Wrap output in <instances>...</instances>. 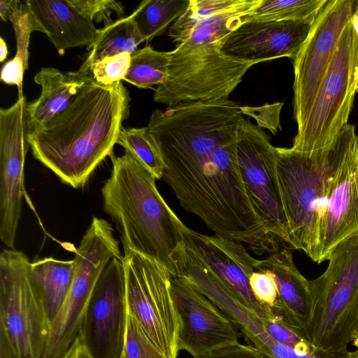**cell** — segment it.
<instances>
[{"instance_id": "cell-36", "label": "cell", "mask_w": 358, "mask_h": 358, "mask_svg": "<svg viewBox=\"0 0 358 358\" xmlns=\"http://www.w3.org/2000/svg\"><path fill=\"white\" fill-rule=\"evenodd\" d=\"M19 1L1 0L0 1V16L3 22H7L9 17L15 9Z\"/></svg>"}, {"instance_id": "cell-32", "label": "cell", "mask_w": 358, "mask_h": 358, "mask_svg": "<svg viewBox=\"0 0 358 358\" xmlns=\"http://www.w3.org/2000/svg\"><path fill=\"white\" fill-rule=\"evenodd\" d=\"M84 16L92 22H103L104 27L112 24L115 20L111 15L115 13L121 16L124 13L123 4L113 0H69Z\"/></svg>"}, {"instance_id": "cell-44", "label": "cell", "mask_w": 358, "mask_h": 358, "mask_svg": "<svg viewBox=\"0 0 358 358\" xmlns=\"http://www.w3.org/2000/svg\"><path fill=\"white\" fill-rule=\"evenodd\" d=\"M122 358H127L124 355Z\"/></svg>"}, {"instance_id": "cell-30", "label": "cell", "mask_w": 358, "mask_h": 358, "mask_svg": "<svg viewBox=\"0 0 358 358\" xmlns=\"http://www.w3.org/2000/svg\"><path fill=\"white\" fill-rule=\"evenodd\" d=\"M131 54L123 52L107 57L95 63L90 75L94 80L103 85H111L125 79L131 64Z\"/></svg>"}, {"instance_id": "cell-29", "label": "cell", "mask_w": 358, "mask_h": 358, "mask_svg": "<svg viewBox=\"0 0 358 358\" xmlns=\"http://www.w3.org/2000/svg\"><path fill=\"white\" fill-rule=\"evenodd\" d=\"M124 355L127 358H166L128 312Z\"/></svg>"}, {"instance_id": "cell-37", "label": "cell", "mask_w": 358, "mask_h": 358, "mask_svg": "<svg viewBox=\"0 0 358 358\" xmlns=\"http://www.w3.org/2000/svg\"><path fill=\"white\" fill-rule=\"evenodd\" d=\"M0 358H15L6 344L0 340Z\"/></svg>"}, {"instance_id": "cell-8", "label": "cell", "mask_w": 358, "mask_h": 358, "mask_svg": "<svg viewBox=\"0 0 358 358\" xmlns=\"http://www.w3.org/2000/svg\"><path fill=\"white\" fill-rule=\"evenodd\" d=\"M123 258L111 224L93 217L76 249L69 292L54 320L42 358H64L79 337L83 317L95 285L109 262Z\"/></svg>"}, {"instance_id": "cell-41", "label": "cell", "mask_w": 358, "mask_h": 358, "mask_svg": "<svg viewBox=\"0 0 358 358\" xmlns=\"http://www.w3.org/2000/svg\"><path fill=\"white\" fill-rule=\"evenodd\" d=\"M78 344L79 338H78L64 358H76Z\"/></svg>"}, {"instance_id": "cell-24", "label": "cell", "mask_w": 358, "mask_h": 358, "mask_svg": "<svg viewBox=\"0 0 358 358\" xmlns=\"http://www.w3.org/2000/svg\"><path fill=\"white\" fill-rule=\"evenodd\" d=\"M8 20L11 22L15 31L17 50L14 57L3 65L1 80L7 85H15L18 90V98H20L24 96V73L28 69L31 34L35 30L24 1H19Z\"/></svg>"}, {"instance_id": "cell-13", "label": "cell", "mask_w": 358, "mask_h": 358, "mask_svg": "<svg viewBox=\"0 0 358 358\" xmlns=\"http://www.w3.org/2000/svg\"><path fill=\"white\" fill-rule=\"evenodd\" d=\"M26 99L0 109V238L15 249L24 192L27 141Z\"/></svg>"}, {"instance_id": "cell-39", "label": "cell", "mask_w": 358, "mask_h": 358, "mask_svg": "<svg viewBox=\"0 0 358 358\" xmlns=\"http://www.w3.org/2000/svg\"><path fill=\"white\" fill-rule=\"evenodd\" d=\"M76 358H92L79 339Z\"/></svg>"}, {"instance_id": "cell-20", "label": "cell", "mask_w": 358, "mask_h": 358, "mask_svg": "<svg viewBox=\"0 0 358 358\" xmlns=\"http://www.w3.org/2000/svg\"><path fill=\"white\" fill-rule=\"evenodd\" d=\"M90 76L77 71L63 73L54 67H43L34 76L41 92L27 104V134L50 122L64 112L74 101Z\"/></svg>"}, {"instance_id": "cell-15", "label": "cell", "mask_w": 358, "mask_h": 358, "mask_svg": "<svg viewBox=\"0 0 358 358\" xmlns=\"http://www.w3.org/2000/svg\"><path fill=\"white\" fill-rule=\"evenodd\" d=\"M185 244L211 270L233 296L264 320L273 319V309L255 297L250 278L257 270L259 259L253 258L241 243L219 236L196 232L188 227Z\"/></svg>"}, {"instance_id": "cell-3", "label": "cell", "mask_w": 358, "mask_h": 358, "mask_svg": "<svg viewBox=\"0 0 358 358\" xmlns=\"http://www.w3.org/2000/svg\"><path fill=\"white\" fill-rule=\"evenodd\" d=\"M357 135L355 126L348 124L322 148L301 151L292 147L276 148L278 179L291 245L317 264L329 185Z\"/></svg>"}, {"instance_id": "cell-26", "label": "cell", "mask_w": 358, "mask_h": 358, "mask_svg": "<svg viewBox=\"0 0 358 358\" xmlns=\"http://www.w3.org/2000/svg\"><path fill=\"white\" fill-rule=\"evenodd\" d=\"M248 0H190L189 7L171 25L169 36L173 42H184L190 32L200 23L208 19L236 9Z\"/></svg>"}, {"instance_id": "cell-28", "label": "cell", "mask_w": 358, "mask_h": 358, "mask_svg": "<svg viewBox=\"0 0 358 358\" xmlns=\"http://www.w3.org/2000/svg\"><path fill=\"white\" fill-rule=\"evenodd\" d=\"M117 144L132 153L150 170L156 179L163 176V164L151 141L147 127L124 128L120 133Z\"/></svg>"}, {"instance_id": "cell-5", "label": "cell", "mask_w": 358, "mask_h": 358, "mask_svg": "<svg viewBox=\"0 0 358 358\" xmlns=\"http://www.w3.org/2000/svg\"><path fill=\"white\" fill-rule=\"evenodd\" d=\"M325 271L308 280L306 338L314 355L344 358L358 329V235L340 243Z\"/></svg>"}, {"instance_id": "cell-2", "label": "cell", "mask_w": 358, "mask_h": 358, "mask_svg": "<svg viewBox=\"0 0 358 358\" xmlns=\"http://www.w3.org/2000/svg\"><path fill=\"white\" fill-rule=\"evenodd\" d=\"M113 167L101 188L103 208L119 231L124 252L134 251L178 276L187 227L159 194L156 178L132 153L110 156Z\"/></svg>"}, {"instance_id": "cell-25", "label": "cell", "mask_w": 358, "mask_h": 358, "mask_svg": "<svg viewBox=\"0 0 358 358\" xmlns=\"http://www.w3.org/2000/svg\"><path fill=\"white\" fill-rule=\"evenodd\" d=\"M171 51H159L150 45L131 54V64L124 80L141 89H152L168 79Z\"/></svg>"}, {"instance_id": "cell-14", "label": "cell", "mask_w": 358, "mask_h": 358, "mask_svg": "<svg viewBox=\"0 0 358 358\" xmlns=\"http://www.w3.org/2000/svg\"><path fill=\"white\" fill-rule=\"evenodd\" d=\"M171 293L180 319L179 348L204 358L238 343L236 327L209 299L181 276H171Z\"/></svg>"}, {"instance_id": "cell-19", "label": "cell", "mask_w": 358, "mask_h": 358, "mask_svg": "<svg viewBox=\"0 0 358 358\" xmlns=\"http://www.w3.org/2000/svg\"><path fill=\"white\" fill-rule=\"evenodd\" d=\"M292 250L284 248L259 260L257 270L273 273L278 290L273 312L306 338L310 306L309 280L297 269Z\"/></svg>"}, {"instance_id": "cell-9", "label": "cell", "mask_w": 358, "mask_h": 358, "mask_svg": "<svg viewBox=\"0 0 358 358\" xmlns=\"http://www.w3.org/2000/svg\"><path fill=\"white\" fill-rule=\"evenodd\" d=\"M123 263L128 312L166 358H178L180 319L171 293V274L134 251L124 252Z\"/></svg>"}, {"instance_id": "cell-23", "label": "cell", "mask_w": 358, "mask_h": 358, "mask_svg": "<svg viewBox=\"0 0 358 358\" xmlns=\"http://www.w3.org/2000/svg\"><path fill=\"white\" fill-rule=\"evenodd\" d=\"M190 0H144L131 14L147 43L166 30L186 10Z\"/></svg>"}, {"instance_id": "cell-40", "label": "cell", "mask_w": 358, "mask_h": 358, "mask_svg": "<svg viewBox=\"0 0 358 358\" xmlns=\"http://www.w3.org/2000/svg\"><path fill=\"white\" fill-rule=\"evenodd\" d=\"M350 22L355 31L358 34V0L357 1V3Z\"/></svg>"}, {"instance_id": "cell-16", "label": "cell", "mask_w": 358, "mask_h": 358, "mask_svg": "<svg viewBox=\"0 0 358 358\" xmlns=\"http://www.w3.org/2000/svg\"><path fill=\"white\" fill-rule=\"evenodd\" d=\"M313 20L244 21L223 40L221 52L256 64L280 57L295 59Z\"/></svg>"}, {"instance_id": "cell-35", "label": "cell", "mask_w": 358, "mask_h": 358, "mask_svg": "<svg viewBox=\"0 0 358 358\" xmlns=\"http://www.w3.org/2000/svg\"><path fill=\"white\" fill-rule=\"evenodd\" d=\"M204 358H268L255 347L239 342L213 351Z\"/></svg>"}, {"instance_id": "cell-17", "label": "cell", "mask_w": 358, "mask_h": 358, "mask_svg": "<svg viewBox=\"0 0 358 358\" xmlns=\"http://www.w3.org/2000/svg\"><path fill=\"white\" fill-rule=\"evenodd\" d=\"M358 235V135L331 179L320 229L319 262Z\"/></svg>"}, {"instance_id": "cell-18", "label": "cell", "mask_w": 358, "mask_h": 358, "mask_svg": "<svg viewBox=\"0 0 358 358\" xmlns=\"http://www.w3.org/2000/svg\"><path fill=\"white\" fill-rule=\"evenodd\" d=\"M35 31L44 33L60 55L69 48L87 46L95 41L99 29L69 0L24 1Z\"/></svg>"}, {"instance_id": "cell-22", "label": "cell", "mask_w": 358, "mask_h": 358, "mask_svg": "<svg viewBox=\"0 0 358 358\" xmlns=\"http://www.w3.org/2000/svg\"><path fill=\"white\" fill-rule=\"evenodd\" d=\"M143 42L131 15L120 17L108 26L99 29L98 35L87 48L88 52L78 72L91 76L92 66L105 57L123 52L132 54Z\"/></svg>"}, {"instance_id": "cell-12", "label": "cell", "mask_w": 358, "mask_h": 358, "mask_svg": "<svg viewBox=\"0 0 358 358\" xmlns=\"http://www.w3.org/2000/svg\"><path fill=\"white\" fill-rule=\"evenodd\" d=\"M356 3L354 0H327L315 17L306 40L293 60V107L297 128L306 117Z\"/></svg>"}, {"instance_id": "cell-38", "label": "cell", "mask_w": 358, "mask_h": 358, "mask_svg": "<svg viewBox=\"0 0 358 358\" xmlns=\"http://www.w3.org/2000/svg\"><path fill=\"white\" fill-rule=\"evenodd\" d=\"M8 48L5 40L0 38V62H3L7 57Z\"/></svg>"}, {"instance_id": "cell-42", "label": "cell", "mask_w": 358, "mask_h": 358, "mask_svg": "<svg viewBox=\"0 0 358 358\" xmlns=\"http://www.w3.org/2000/svg\"><path fill=\"white\" fill-rule=\"evenodd\" d=\"M344 358H358V351L357 350L348 351Z\"/></svg>"}, {"instance_id": "cell-7", "label": "cell", "mask_w": 358, "mask_h": 358, "mask_svg": "<svg viewBox=\"0 0 358 358\" xmlns=\"http://www.w3.org/2000/svg\"><path fill=\"white\" fill-rule=\"evenodd\" d=\"M21 251L0 254V340L15 358H42L50 322Z\"/></svg>"}, {"instance_id": "cell-11", "label": "cell", "mask_w": 358, "mask_h": 358, "mask_svg": "<svg viewBox=\"0 0 358 358\" xmlns=\"http://www.w3.org/2000/svg\"><path fill=\"white\" fill-rule=\"evenodd\" d=\"M127 315L123 258L114 257L95 285L78 337L92 358L124 356Z\"/></svg>"}, {"instance_id": "cell-34", "label": "cell", "mask_w": 358, "mask_h": 358, "mask_svg": "<svg viewBox=\"0 0 358 358\" xmlns=\"http://www.w3.org/2000/svg\"><path fill=\"white\" fill-rule=\"evenodd\" d=\"M283 103L277 102L271 104L266 103L259 107L241 106L242 114L252 117L257 122V126L266 128L273 134L280 129V114Z\"/></svg>"}, {"instance_id": "cell-10", "label": "cell", "mask_w": 358, "mask_h": 358, "mask_svg": "<svg viewBox=\"0 0 358 358\" xmlns=\"http://www.w3.org/2000/svg\"><path fill=\"white\" fill-rule=\"evenodd\" d=\"M236 146L239 172L257 216L274 239L293 250L278 179L276 147L262 128L243 117Z\"/></svg>"}, {"instance_id": "cell-43", "label": "cell", "mask_w": 358, "mask_h": 358, "mask_svg": "<svg viewBox=\"0 0 358 358\" xmlns=\"http://www.w3.org/2000/svg\"><path fill=\"white\" fill-rule=\"evenodd\" d=\"M352 344L356 348V350L358 351V329L353 336Z\"/></svg>"}, {"instance_id": "cell-31", "label": "cell", "mask_w": 358, "mask_h": 358, "mask_svg": "<svg viewBox=\"0 0 358 358\" xmlns=\"http://www.w3.org/2000/svg\"><path fill=\"white\" fill-rule=\"evenodd\" d=\"M262 322L266 331L276 342L299 352L314 355L308 341L280 317L276 315L271 320L262 319Z\"/></svg>"}, {"instance_id": "cell-6", "label": "cell", "mask_w": 358, "mask_h": 358, "mask_svg": "<svg viewBox=\"0 0 358 358\" xmlns=\"http://www.w3.org/2000/svg\"><path fill=\"white\" fill-rule=\"evenodd\" d=\"M358 93V34L345 27L292 148L312 151L330 144L348 124Z\"/></svg>"}, {"instance_id": "cell-21", "label": "cell", "mask_w": 358, "mask_h": 358, "mask_svg": "<svg viewBox=\"0 0 358 358\" xmlns=\"http://www.w3.org/2000/svg\"><path fill=\"white\" fill-rule=\"evenodd\" d=\"M74 268L73 259L64 261L47 257L31 262V278L43 303L50 324L57 315L69 292Z\"/></svg>"}, {"instance_id": "cell-27", "label": "cell", "mask_w": 358, "mask_h": 358, "mask_svg": "<svg viewBox=\"0 0 358 358\" xmlns=\"http://www.w3.org/2000/svg\"><path fill=\"white\" fill-rule=\"evenodd\" d=\"M327 0H261L244 21L313 20Z\"/></svg>"}, {"instance_id": "cell-33", "label": "cell", "mask_w": 358, "mask_h": 358, "mask_svg": "<svg viewBox=\"0 0 358 358\" xmlns=\"http://www.w3.org/2000/svg\"><path fill=\"white\" fill-rule=\"evenodd\" d=\"M250 284L257 299L273 309L278 298L273 273L268 270L256 271L250 278Z\"/></svg>"}, {"instance_id": "cell-4", "label": "cell", "mask_w": 358, "mask_h": 358, "mask_svg": "<svg viewBox=\"0 0 358 358\" xmlns=\"http://www.w3.org/2000/svg\"><path fill=\"white\" fill-rule=\"evenodd\" d=\"M237 27L234 17L222 15L194 28L171 51L168 79L155 90L154 101L171 107L228 99L255 65L220 50L224 38Z\"/></svg>"}, {"instance_id": "cell-1", "label": "cell", "mask_w": 358, "mask_h": 358, "mask_svg": "<svg viewBox=\"0 0 358 358\" xmlns=\"http://www.w3.org/2000/svg\"><path fill=\"white\" fill-rule=\"evenodd\" d=\"M131 98L120 81L103 85L90 76L60 115L27 134L33 157L64 184L83 187L117 143Z\"/></svg>"}]
</instances>
